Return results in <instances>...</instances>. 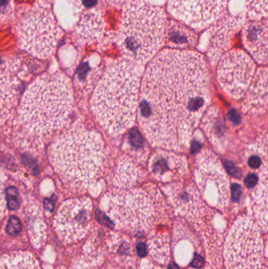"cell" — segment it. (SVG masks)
I'll return each mask as SVG.
<instances>
[{
  "instance_id": "obj_1",
  "label": "cell",
  "mask_w": 268,
  "mask_h": 269,
  "mask_svg": "<svg viewBox=\"0 0 268 269\" xmlns=\"http://www.w3.org/2000/svg\"><path fill=\"white\" fill-rule=\"evenodd\" d=\"M210 100L205 59L194 51L166 49L144 74L138 121L153 146L179 151L188 146Z\"/></svg>"
},
{
  "instance_id": "obj_2",
  "label": "cell",
  "mask_w": 268,
  "mask_h": 269,
  "mask_svg": "<svg viewBox=\"0 0 268 269\" xmlns=\"http://www.w3.org/2000/svg\"><path fill=\"white\" fill-rule=\"evenodd\" d=\"M69 80L61 73L43 75L23 96L16 120L17 142L21 146L42 147L67 122L73 108Z\"/></svg>"
},
{
  "instance_id": "obj_3",
  "label": "cell",
  "mask_w": 268,
  "mask_h": 269,
  "mask_svg": "<svg viewBox=\"0 0 268 269\" xmlns=\"http://www.w3.org/2000/svg\"><path fill=\"white\" fill-rule=\"evenodd\" d=\"M50 162L73 191H84L101 177L106 161L104 142L93 130L75 126L60 134L50 149Z\"/></svg>"
},
{
  "instance_id": "obj_4",
  "label": "cell",
  "mask_w": 268,
  "mask_h": 269,
  "mask_svg": "<svg viewBox=\"0 0 268 269\" xmlns=\"http://www.w3.org/2000/svg\"><path fill=\"white\" fill-rule=\"evenodd\" d=\"M139 77L127 60L110 62L95 88L92 110L109 134L119 135L132 127L138 108Z\"/></svg>"
},
{
  "instance_id": "obj_5",
  "label": "cell",
  "mask_w": 268,
  "mask_h": 269,
  "mask_svg": "<svg viewBox=\"0 0 268 269\" xmlns=\"http://www.w3.org/2000/svg\"><path fill=\"white\" fill-rule=\"evenodd\" d=\"M165 13L145 0H131L124 9L118 44L124 56L145 63L152 59L164 42Z\"/></svg>"
},
{
  "instance_id": "obj_6",
  "label": "cell",
  "mask_w": 268,
  "mask_h": 269,
  "mask_svg": "<svg viewBox=\"0 0 268 269\" xmlns=\"http://www.w3.org/2000/svg\"><path fill=\"white\" fill-rule=\"evenodd\" d=\"M160 202V194L153 186L117 188L109 198L108 213L119 228L145 230L154 222Z\"/></svg>"
},
{
  "instance_id": "obj_7",
  "label": "cell",
  "mask_w": 268,
  "mask_h": 269,
  "mask_svg": "<svg viewBox=\"0 0 268 269\" xmlns=\"http://www.w3.org/2000/svg\"><path fill=\"white\" fill-rule=\"evenodd\" d=\"M227 269H265L264 242L254 221L241 217L231 228L225 248Z\"/></svg>"
},
{
  "instance_id": "obj_8",
  "label": "cell",
  "mask_w": 268,
  "mask_h": 269,
  "mask_svg": "<svg viewBox=\"0 0 268 269\" xmlns=\"http://www.w3.org/2000/svg\"><path fill=\"white\" fill-rule=\"evenodd\" d=\"M21 48L39 58H48L59 39L60 28L48 6H35L17 26Z\"/></svg>"
},
{
  "instance_id": "obj_9",
  "label": "cell",
  "mask_w": 268,
  "mask_h": 269,
  "mask_svg": "<svg viewBox=\"0 0 268 269\" xmlns=\"http://www.w3.org/2000/svg\"><path fill=\"white\" fill-rule=\"evenodd\" d=\"M255 70L252 57L242 50H232L220 58L217 81L227 96L240 100L250 88Z\"/></svg>"
},
{
  "instance_id": "obj_10",
  "label": "cell",
  "mask_w": 268,
  "mask_h": 269,
  "mask_svg": "<svg viewBox=\"0 0 268 269\" xmlns=\"http://www.w3.org/2000/svg\"><path fill=\"white\" fill-rule=\"evenodd\" d=\"M196 181L200 192L217 208L228 204V180L218 159L210 151H203L196 161Z\"/></svg>"
},
{
  "instance_id": "obj_11",
  "label": "cell",
  "mask_w": 268,
  "mask_h": 269,
  "mask_svg": "<svg viewBox=\"0 0 268 269\" xmlns=\"http://www.w3.org/2000/svg\"><path fill=\"white\" fill-rule=\"evenodd\" d=\"M92 213L89 198H74L64 202L54 221V229L61 241L73 243L85 237L91 228Z\"/></svg>"
},
{
  "instance_id": "obj_12",
  "label": "cell",
  "mask_w": 268,
  "mask_h": 269,
  "mask_svg": "<svg viewBox=\"0 0 268 269\" xmlns=\"http://www.w3.org/2000/svg\"><path fill=\"white\" fill-rule=\"evenodd\" d=\"M227 2V0H168V7L179 21L201 29L224 15Z\"/></svg>"
},
{
  "instance_id": "obj_13",
  "label": "cell",
  "mask_w": 268,
  "mask_h": 269,
  "mask_svg": "<svg viewBox=\"0 0 268 269\" xmlns=\"http://www.w3.org/2000/svg\"><path fill=\"white\" fill-rule=\"evenodd\" d=\"M20 67L14 61L0 62V122L11 116L22 86Z\"/></svg>"
},
{
  "instance_id": "obj_14",
  "label": "cell",
  "mask_w": 268,
  "mask_h": 269,
  "mask_svg": "<svg viewBox=\"0 0 268 269\" xmlns=\"http://www.w3.org/2000/svg\"><path fill=\"white\" fill-rule=\"evenodd\" d=\"M244 16L223 15L212 23L209 30L208 57L213 63H216L232 45V40L237 32L244 24Z\"/></svg>"
},
{
  "instance_id": "obj_15",
  "label": "cell",
  "mask_w": 268,
  "mask_h": 269,
  "mask_svg": "<svg viewBox=\"0 0 268 269\" xmlns=\"http://www.w3.org/2000/svg\"><path fill=\"white\" fill-rule=\"evenodd\" d=\"M165 192L175 212L182 217L193 221L205 215V203L194 186L174 183L165 188Z\"/></svg>"
},
{
  "instance_id": "obj_16",
  "label": "cell",
  "mask_w": 268,
  "mask_h": 269,
  "mask_svg": "<svg viewBox=\"0 0 268 269\" xmlns=\"http://www.w3.org/2000/svg\"><path fill=\"white\" fill-rule=\"evenodd\" d=\"M245 47L258 63L268 62V24L267 19L250 20L242 28Z\"/></svg>"
},
{
  "instance_id": "obj_17",
  "label": "cell",
  "mask_w": 268,
  "mask_h": 269,
  "mask_svg": "<svg viewBox=\"0 0 268 269\" xmlns=\"http://www.w3.org/2000/svg\"><path fill=\"white\" fill-rule=\"evenodd\" d=\"M184 157L168 152H160L150 161L153 176L160 181H168L186 173L187 168Z\"/></svg>"
},
{
  "instance_id": "obj_18",
  "label": "cell",
  "mask_w": 268,
  "mask_h": 269,
  "mask_svg": "<svg viewBox=\"0 0 268 269\" xmlns=\"http://www.w3.org/2000/svg\"><path fill=\"white\" fill-rule=\"evenodd\" d=\"M198 35L191 27L179 20L170 19L165 24L164 42L175 50H186L195 46Z\"/></svg>"
},
{
  "instance_id": "obj_19",
  "label": "cell",
  "mask_w": 268,
  "mask_h": 269,
  "mask_svg": "<svg viewBox=\"0 0 268 269\" xmlns=\"http://www.w3.org/2000/svg\"><path fill=\"white\" fill-rule=\"evenodd\" d=\"M244 108L246 111L261 112L266 110L268 103V70L260 68L247 91Z\"/></svg>"
},
{
  "instance_id": "obj_20",
  "label": "cell",
  "mask_w": 268,
  "mask_h": 269,
  "mask_svg": "<svg viewBox=\"0 0 268 269\" xmlns=\"http://www.w3.org/2000/svg\"><path fill=\"white\" fill-rule=\"evenodd\" d=\"M105 23L99 12L88 11L80 19L75 36L81 43H93L103 37Z\"/></svg>"
},
{
  "instance_id": "obj_21",
  "label": "cell",
  "mask_w": 268,
  "mask_h": 269,
  "mask_svg": "<svg viewBox=\"0 0 268 269\" xmlns=\"http://www.w3.org/2000/svg\"><path fill=\"white\" fill-rule=\"evenodd\" d=\"M202 127L211 143L218 150L226 145V128L220 111L212 107L207 111L202 119Z\"/></svg>"
},
{
  "instance_id": "obj_22",
  "label": "cell",
  "mask_w": 268,
  "mask_h": 269,
  "mask_svg": "<svg viewBox=\"0 0 268 269\" xmlns=\"http://www.w3.org/2000/svg\"><path fill=\"white\" fill-rule=\"evenodd\" d=\"M253 208L257 221L266 230L268 215V167H265L260 175L258 187L253 196Z\"/></svg>"
},
{
  "instance_id": "obj_23",
  "label": "cell",
  "mask_w": 268,
  "mask_h": 269,
  "mask_svg": "<svg viewBox=\"0 0 268 269\" xmlns=\"http://www.w3.org/2000/svg\"><path fill=\"white\" fill-rule=\"evenodd\" d=\"M140 178L138 168L132 161L124 160L118 164L114 178V184L118 188L134 187Z\"/></svg>"
},
{
  "instance_id": "obj_24",
  "label": "cell",
  "mask_w": 268,
  "mask_h": 269,
  "mask_svg": "<svg viewBox=\"0 0 268 269\" xmlns=\"http://www.w3.org/2000/svg\"><path fill=\"white\" fill-rule=\"evenodd\" d=\"M0 269H40V267L32 254L14 253L0 258Z\"/></svg>"
},
{
  "instance_id": "obj_25",
  "label": "cell",
  "mask_w": 268,
  "mask_h": 269,
  "mask_svg": "<svg viewBox=\"0 0 268 269\" xmlns=\"http://www.w3.org/2000/svg\"><path fill=\"white\" fill-rule=\"evenodd\" d=\"M246 7L250 20L266 18L268 0H246Z\"/></svg>"
},
{
  "instance_id": "obj_26",
  "label": "cell",
  "mask_w": 268,
  "mask_h": 269,
  "mask_svg": "<svg viewBox=\"0 0 268 269\" xmlns=\"http://www.w3.org/2000/svg\"><path fill=\"white\" fill-rule=\"evenodd\" d=\"M6 201L8 209L10 210H16L19 207V194L17 189L13 187H9L6 189Z\"/></svg>"
},
{
  "instance_id": "obj_27",
  "label": "cell",
  "mask_w": 268,
  "mask_h": 269,
  "mask_svg": "<svg viewBox=\"0 0 268 269\" xmlns=\"http://www.w3.org/2000/svg\"><path fill=\"white\" fill-rule=\"evenodd\" d=\"M21 231V223L17 217H11L6 225V232L10 236H17Z\"/></svg>"
},
{
  "instance_id": "obj_28",
  "label": "cell",
  "mask_w": 268,
  "mask_h": 269,
  "mask_svg": "<svg viewBox=\"0 0 268 269\" xmlns=\"http://www.w3.org/2000/svg\"><path fill=\"white\" fill-rule=\"evenodd\" d=\"M248 164L251 168H259L262 166V152L259 153H251L248 159Z\"/></svg>"
},
{
  "instance_id": "obj_29",
  "label": "cell",
  "mask_w": 268,
  "mask_h": 269,
  "mask_svg": "<svg viewBox=\"0 0 268 269\" xmlns=\"http://www.w3.org/2000/svg\"><path fill=\"white\" fill-rule=\"evenodd\" d=\"M3 177L2 174H0V221L3 217L6 208V198L4 196L3 191Z\"/></svg>"
},
{
  "instance_id": "obj_30",
  "label": "cell",
  "mask_w": 268,
  "mask_h": 269,
  "mask_svg": "<svg viewBox=\"0 0 268 269\" xmlns=\"http://www.w3.org/2000/svg\"><path fill=\"white\" fill-rule=\"evenodd\" d=\"M259 179H258L256 174H250L245 179V184H246L248 188H254V187L257 186V183H259Z\"/></svg>"
},
{
  "instance_id": "obj_31",
  "label": "cell",
  "mask_w": 268,
  "mask_h": 269,
  "mask_svg": "<svg viewBox=\"0 0 268 269\" xmlns=\"http://www.w3.org/2000/svg\"><path fill=\"white\" fill-rule=\"evenodd\" d=\"M242 187L237 183L231 186V194H232L234 200L236 201V202L239 200V198L242 196Z\"/></svg>"
},
{
  "instance_id": "obj_32",
  "label": "cell",
  "mask_w": 268,
  "mask_h": 269,
  "mask_svg": "<svg viewBox=\"0 0 268 269\" xmlns=\"http://www.w3.org/2000/svg\"><path fill=\"white\" fill-rule=\"evenodd\" d=\"M225 164L226 168H227V171H229L230 173L234 176H238V168H236L235 164L231 162V161H225L224 162Z\"/></svg>"
},
{
  "instance_id": "obj_33",
  "label": "cell",
  "mask_w": 268,
  "mask_h": 269,
  "mask_svg": "<svg viewBox=\"0 0 268 269\" xmlns=\"http://www.w3.org/2000/svg\"><path fill=\"white\" fill-rule=\"evenodd\" d=\"M228 118L231 120V122H233L234 124L237 125L239 124L241 121L240 116L239 114L235 111V110H231L228 113Z\"/></svg>"
},
{
  "instance_id": "obj_34",
  "label": "cell",
  "mask_w": 268,
  "mask_h": 269,
  "mask_svg": "<svg viewBox=\"0 0 268 269\" xmlns=\"http://www.w3.org/2000/svg\"><path fill=\"white\" fill-rule=\"evenodd\" d=\"M137 251L139 256L145 257L147 254L148 247L145 243H139L137 246Z\"/></svg>"
},
{
  "instance_id": "obj_35",
  "label": "cell",
  "mask_w": 268,
  "mask_h": 269,
  "mask_svg": "<svg viewBox=\"0 0 268 269\" xmlns=\"http://www.w3.org/2000/svg\"><path fill=\"white\" fill-rule=\"evenodd\" d=\"M97 3V0H82V4L84 7L92 8Z\"/></svg>"
},
{
  "instance_id": "obj_36",
  "label": "cell",
  "mask_w": 268,
  "mask_h": 269,
  "mask_svg": "<svg viewBox=\"0 0 268 269\" xmlns=\"http://www.w3.org/2000/svg\"><path fill=\"white\" fill-rule=\"evenodd\" d=\"M45 208L51 211L54 209V204H53V202H50V201L46 200L45 201Z\"/></svg>"
},
{
  "instance_id": "obj_37",
  "label": "cell",
  "mask_w": 268,
  "mask_h": 269,
  "mask_svg": "<svg viewBox=\"0 0 268 269\" xmlns=\"http://www.w3.org/2000/svg\"><path fill=\"white\" fill-rule=\"evenodd\" d=\"M9 2V0H0V6H5Z\"/></svg>"
},
{
  "instance_id": "obj_38",
  "label": "cell",
  "mask_w": 268,
  "mask_h": 269,
  "mask_svg": "<svg viewBox=\"0 0 268 269\" xmlns=\"http://www.w3.org/2000/svg\"><path fill=\"white\" fill-rule=\"evenodd\" d=\"M160 269L159 268L157 267H154V266H146V267H144L143 269Z\"/></svg>"
}]
</instances>
